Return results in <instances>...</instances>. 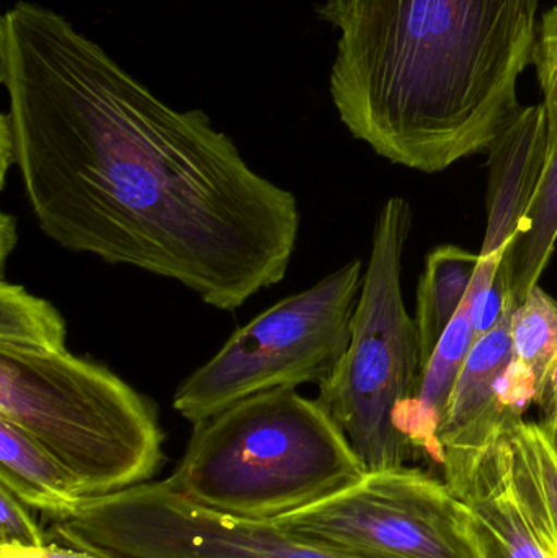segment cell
<instances>
[{
    "label": "cell",
    "instance_id": "obj_7",
    "mask_svg": "<svg viewBox=\"0 0 557 558\" xmlns=\"http://www.w3.org/2000/svg\"><path fill=\"white\" fill-rule=\"evenodd\" d=\"M270 523L356 558H484L467 505L408 465L368 472L355 487Z\"/></svg>",
    "mask_w": 557,
    "mask_h": 558
},
{
    "label": "cell",
    "instance_id": "obj_13",
    "mask_svg": "<svg viewBox=\"0 0 557 558\" xmlns=\"http://www.w3.org/2000/svg\"><path fill=\"white\" fill-rule=\"evenodd\" d=\"M480 254L458 245H441L428 254L417 288V324L421 338L422 377L438 341L460 311L474 274Z\"/></svg>",
    "mask_w": 557,
    "mask_h": 558
},
{
    "label": "cell",
    "instance_id": "obj_22",
    "mask_svg": "<svg viewBox=\"0 0 557 558\" xmlns=\"http://www.w3.org/2000/svg\"><path fill=\"white\" fill-rule=\"evenodd\" d=\"M549 435H552L553 442H555L557 449V425L555 426V429H553V432L549 433Z\"/></svg>",
    "mask_w": 557,
    "mask_h": 558
},
{
    "label": "cell",
    "instance_id": "obj_10",
    "mask_svg": "<svg viewBox=\"0 0 557 558\" xmlns=\"http://www.w3.org/2000/svg\"><path fill=\"white\" fill-rule=\"evenodd\" d=\"M507 429L481 451L447 459L444 482L467 505L484 558H546L513 487Z\"/></svg>",
    "mask_w": 557,
    "mask_h": 558
},
{
    "label": "cell",
    "instance_id": "obj_19",
    "mask_svg": "<svg viewBox=\"0 0 557 558\" xmlns=\"http://www.w3.org/2000/svg\"><path fill=\"white\" fill-rule=\"evenodd\" d=\"M535 403L542 412V425L552 433L557 425V351L536 386Z\"/></svg>",
    "mask_w": 557,
    "mask_h": 558
},
{
    "label": "cell",
    "instance_id": "obj_6",
    "mask_svg": "<svg viewBox=\"0 0 557 558\" xmlns=\"http://www.w3.org/2000/svg\"><path fill=\"white\" fill-rule=\"evenodd\" d=\"M362 284L355 258L281 299L177 387L173 409L195 425L257 393L326 383L349 348Z\"/></svg>",
    "mask_w": 557,
    "mask_h": 558
},
{
    "label": "cell",
    "instance_id": "obj_1",
    "mask_svg": "<svg viewBox=\"0 0 557 558\" xmlns=\"http://www.w3.org/2000/svg\"><path fill=\"white\" fill-rule=\"evenodd\" d=\"M0 82L26 205L59 247L172 279L222 312L287 277L296 196L61 13L25 0L3 13Z\"/></svg>",
    "mask_w": 557,
    "mask_h": 558
},
{
    "label": "cell",
    "instance_id": "obj_3",
    "mask_svg": "<svg viewBox=\"0 0 557 558\" xmlns=\"http://www.w3.org/2000/svg\"><path fill=\"white\" fill-rule=\"evenodd\" d=\"M366 474L319 400L277 389L195 423L166 482L209 510L274 521L355 487Z\"/></svg>",
    "mask_w": 557,
    "mask_h": 558
},
{
    "label": "cell",
    "instance_id": "obj_8",
    "mask_svg": "<svg viewBox=\"0 0 557 558\" xmlns=\"http://www.w3.org/2000/svg\"><path fill=\"white\" fill-rule=\"evenodd\" d=\"M52 537L121 558H356L307 543L270 521L209 510L166 481L85 498Z\"/></svg>",
    "mask_w": 557,
    "mask_h": 558
},
{
    "label": "cell",
    "instance_id": "obj_20",
    "mask_svg": "<svg viewBox=\"0 0 557 558\" xmlns=\"http://www.w3.org/2000/svg\"><path fill=\"white\" fill-rule=\"evenodd\" d=\"M19 242V228L15 216L9 213H0V268L5 271L7 260L15 251Z\"/></svg>",
    "mask_w": 557,
    "mask_h": 558
},
{
    "label": "cell",
    "instance_id": "obj_18",
    "mask_svg": "<svg viewBox=\"0 0 557 558\" xmlns=\"http://www.w3.org/2000/svg\"><path fill=\"white\" fill-rule=\"evenodd\" d=\"M59 541V539H58ZM0 558H120L105 553L94 546L81 543H65L49 537V543L43 547L13 546L0 544Z\"/></svg>",
    "mask_w": 557,
    "mask_h": 558
},
{
    "label": "cell",
    "instance_id": "obj_16",
    "mask_svg": "<svg viewBox=\"0 0 557 558\" xmlns=\"http://www.w3.org/2000/svg\"><path fill=\"white\" fill-rule=\"evenodd\" d=\"M513 360L532 371L538 386L557 351V301L542 286L512 312Z\"/></svg>",
    "mask_w": 557,
    "mask_h": 558
},
{
    "label": "cell",
    "instance_id": "obj_11",
    "mask_svg": "<svg viewBox=\"0 0 557 558\" xmlns=\"http://www.w3.org/2000/svg\"><path fill=\"white\" fill-rule=\"evenodd\" d=\"M512 312L476 338L464 361L440 429L444 461L487 448L523 420L504 407V380L513 363Z\"/></svg>",
    "mask_w": 557,
    "mask_h": 558
},
{
    "label": "cell",
    "instance_id": "obj_9",
    "mask_svg": "<svg viewBox=\"0 0 557 558\" xmlns=\"http://www.w3.org/2000/svg\"><path fill=\"white\" fill-rule=\"evenodd\" d=\"M487 226L476 278L494 282L522 231L548 156L543 105L522 107L487 149Z\"/></svg>",
    "mask_w": 557,
    "mask_h": 558
},
{
    "label": "cell",
    "instance_id": "obj_14",
    "mask_svg": "<svg viewBox=\"0 0 557 558\" xmlns=\"http://www.w3.org/2000/svg\"><path fill=\"white\" fill-rule=\"evenodd\" d=\"M513 487L530 520L557 541V449L542 423H512L507 429Z\"/></svg>",
    "mask_w": 557,
    "mask_h": 558
},
{
    "label": "cell",
    "instance_id": "obj_4",
    "mask_svg": "<svg viewBox=\"0 0 557 558\" xmlns=\"http://www.w3.org/2000/svg\"><path fill=\"white\" fill-rule=\"evenodd\" d=\"M0 418L45 446L87 498L146 484L166 459L156 403L69 350L0 351Z\"/></svg>",
    "mask_w": 557,
    "mask_h": 558
},
{
    "label": "cell",
    "instance_id": "obj_12",
    "mask_svg": "<svg viewBox=\"0 0 557 558\" xmlns=\"http://www.w3.org/2000/svg\"><path fill=\"white\" fill-rule=\"evenodd\" d=\"M0 487L51 518L68 521L84 504L75 475L45 446L19 426L0 418Z\"/></svg>",
    "mask_w": 557,
    "mask_h": 558
},
{
    "label": "cell",
    "instance_id": "obj_5",
    "mask_svg": "<svg viewBox=\"0 0 557 558\" xmlns=\"http://www.w3.org/2000/svg\"><path fill=\"white\" fill-rule=\"evenodd\" d=\"M411 229V203L386 199L373 229L349 348L317 397L368 472L404 468L419 456L402 433L422 384L421 338L402 294Z\"/></svg>",
    "mask_w": 557,
    "mask_h": 558
},
{
    "label": "cell",
    "instance_id": "obj_15",
    "mask_svg": "<svg viewBox=\"0 0 557 558\" xmlns=\"http://www.w3.org/2000/svg\"><path fill=\"white\" fill-rule=\"evenodd\" d=\"M68 350V324L61 312L26 291L0 281V351L58 353Z\"/></svg>",
    "mask_w": 557,
    "mask_h": 558
},
{
    "label": "cell",
    "instance_id": "obj_17",
    "mask_svg": "<svg viewBox=\"0 0 557 558\" xmlns=\"http://www.w3.org/2000/svg\"><path fill=\"white\" fill-rule=\"evenodd\" d=\"M0 544L25 547H43L49 543V536L33 517L32 508L3 487H0Z\"/></svg>",
    "mask_w": 557,
    "mask_h": 558
},
{
    "label": "cell",
    "instance_id": "obj_23",
    "mask_svg": "<svg viewBox=\"0 0 557 558\" xmlns=\"http://www.w3.org/2000/svg\"><path fill=\"white\" fill-rule=\"evenodd\" d=\"M121 558V557H120Z\"/></svg>",
    "mask_w": 557,
    "mask_h": 558
},
{
    "label": "cell",
    "instance_id": "obj_21",
    "mask_svg": "<svg viewBox=\"0 0 557 558\" xmlns=\"http://www.w3.org/2000/svg\"><path fill=\"white\" fill-rule=\"evenodd\" d=\"M529 521L530 524H532L533 531H535L536 537H538L540 543H542L546 558H557V541L555 536L549 533L548 527H546L545 524L538 523V521L530 520V518Z\"/></svg>",
    "mask_w": 557,
    "mask_h": 558
},
{
    "label": "cell",
    "instance_id": "obj_2",
    "mask_svg": "<svg viewBox=\"0 0 557 558\" xmlns=\"http://www.w3.org/2000/svg\"><path fill=\"white\" fill-rule=\"evenodd\" d=\"M540 0H326L329 90L343 126L389 162L438 173L487 153L522 108Z\"/></svg>",
    "mask_w": 557,
    "mask_h": 558
}]
</instances>
